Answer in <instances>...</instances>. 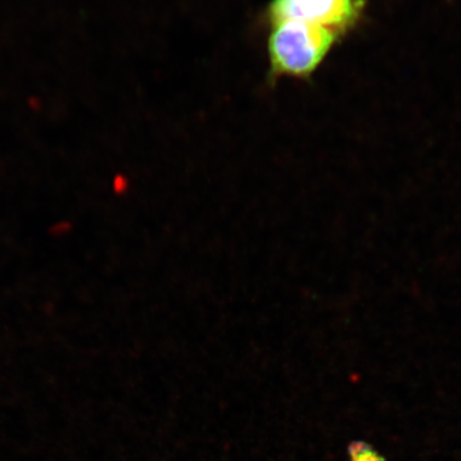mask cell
Masks as SVG:
<instances>
[{
    "mask_svg": "<svg viewBox=\"0 0 461 461\" xmlns=\"http://www.w3.org/2000/svg\"><path fill=\"white\" fill-rule=\"evenodd\" d=\"M351 461H384L376 452L366 445V443H354L349 447Z\"/></svg>",
    "mask_w": 461,
    "mask_h": 461,
    "instance_id": "cell-3",
    "label": "cell"
},
{
    "mask_svg": "<svg viewBox=\"0 0 461 461\" xmlns=\"http://www.w3.org/2000/svg\"><path fill=\"white\" fill-rule=\"evenodd\" d=\"M355 0H273L272 23L296 20L333 29L348 26L356 16Z\"/></svg>",
    "mask_w": 461,
    "mask_h": 461,
    "instance_id": "cell-2",
    "label": "cell"
},
{
    "mask_svg": "<svg viewBox=\"0 0 461 461\" xmlns=\"http://www.w3.org/2000/svg\"><path fill=\"white\" fill-rule=\"evenodd\" d=\"M268 41L269 59L276 75L308 77L324 59L336 39L330 28L286 20L273 23Z\"/></svg>",
    "mask_w": 461,
    "mask_h": 461,
    "instance_id": "cell-1",
    "label": "cell"
}]
</instances>
